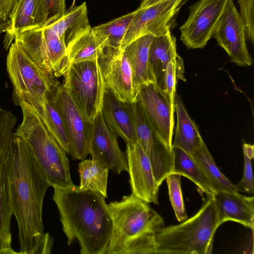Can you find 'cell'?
Listing matches in <instances>:
<instances>
[{"label":"cell","instance_id":"ab89813d","mask_svg":"<svg viewBox=\"0 0 254 254\" xmlns=\"http://www.w3.org/2000/svg\"><path fill=\"white\" fill-rule=\"evenodd\" d=\"M189 0H181L180 2L179 3L177 7V10L178 11L180 8L184 5L187 1H188Z\"/></svg>","mask_w":254,"mask_h":254},{"label":"cell","instance_id":"d4e9b609","mask_svg":"<svg viewBox=\"0 0 254 254\" xmlns=\"http://www.w3.org/2000/svg\"><path fill=\"white\" fill-rule=\"evenodd\" d=\"M39 0H16L8 17L4 30V48L7 50L16 35L34 29V19Z\"/></svg>","mask_w":254,"mask_h":254},{"label":"cell","instance_id":"cb8c5ba5","mask_svg":"<svg viewBox=\"0 0 254 254\" xmlns=\"http://www.w3.org/2000/svg\"><path fill=\"white\" fill-rule=\"evenodd\" d=\"M174 103L177 123L172 147L180 148L191 155L204 141L196 124L188 114L181 99L177 95Z\"/></svg>","mask_w":254,"mask_h":254},{"label":"cell","instance_id":"ffe728a7","mask_svg":"<svg viewBox=\"0 0 254 254\" xmlns=\"http://www.w3.org/2000/svg\"><path fill=\"white\" fill-rule=\"evenodd\" d=\"M101 113L108 127L126 143H137L131 103L121 101L106 88Z\"/></svg>","mask_w":254,"mask_h":254},{"label":"cell","instance_id":"8d00e7d4","mask_svg":"<svg viewBox=\"0 0 254 254\" xmlns=\"http://www.w3.org/2000/svg\"><path fill=\"white\" fill-rule=\"evenodd\" d=\"M240 15L245 26L246 35L254 44V0H238Z\"/></svg>","mask_w":254,"mask_h":254},{"label":"cell","instance_id":"83f0119b","mask_svg":"<svg viewBox=\"0 0 254 254\" xmlns=\"http://www.w3.org/2000/svg\"><path fill=\"white\" fill-rule=\"evenodd\" d=\"M135 12L136 10L92 28L94 36L102 48H121L123 39Z\"/></svg>","mask_w":254,"mask_h":254},{"label":"cell","instance_id":"9c48e42d","mask_svg":"<svg viewBox=\"0 0 254 254\" xmlns=\"http://www.w3.org/2000/svg\"><path fill=\"white\" fill-rule=\"evenodd\" d=\"M17 117L0 106V254H15L10 229L12 215L7 161L13 145Z\"/></svg>","mask_w":254,"mask_h":254},{"label":"cell","instance_id":"8992f818","mask_svg":"<svg viewBox=\"0 0 254 254\" xmlns=\"http://www.w3.org/2000/svg\"><path fill=\"white\" fill-rule=\"evenodd\" d=\"M107 205L113 220V231L106 254H118L132 238L164 226L161 216L148 203L132 193Z\"/></svg>","mask_w":254,"mask_h":254},{"label":"cell","instance_id":"60d3db41","mask_svg":"<svg viewBox=\"0 0 254 254\" xmlns=\"http://www.w3.org/2000/svg\"><path fill=\"white\" fill-rule=\"evenodd\" d=\"M75 1H76V0H73V2H72V4H71V6L70 7V8L74 6Z\"/></svg>","mask_w":254,"mask_h":254},{"label":"cell","instance_id":"d6986e66","mask_svg":"<svg viewBox=\"0 0 254 254\" xmlns=\"http://www.w3.org/2000/svg\"><path fill=\"white\" fill-rule=\"evenodd\" d=\"M219 226L228 221L240 223L254 232V197L237 193L216 192L213 196Z\"/></svg>","mask_w":254,"mask_h":254},{"label":"cell","instance_id":"f546056e","mask_svg":"<svg viewBox=\"0 0 254 254\" xmlns=\"http://www.w3.org/2000/svg\"><path fill=\"white\" fill-rule=\"evenodd\" d=\"M103 49L98 44L91 28L66 48L69 64L98 59Z\"/></svg>","mask_w":254,"mask_h":254},{"label":"cell","instance_id":"1f68e13d","mask_svg":"<svg viewBox=\"0 0 254 254\" xmlns=\"http://www.w3.org/2000/svg\"><path fill=\"white\" fill-rule=\"evenodd\" d=\"M66 12L65 0H39L34 28L50 24L63 16Z\"/></svg>","mask_w":254,"mask_h":254},{"label":"cell","instance_id":"74e56055","mask_svg":"<svg viewBox=\"0 0 254 254\" xmlns=\"http://www.w3.org/2000/svg\"><path fill=\"white\" fill-rule=\"evenodd\" d=\"M16 0H0V14L1 20L5 21L13 7Z\"/></svg>","mask_w":254,"mask_h":254},{"label":"cell","instance_id":"5bb4252c","mask_svg":"<svg viewBox=\"0 0 254 254\" xmlns=\"http://www.w3.org/2000/svg\"><path fill=\"white\" fill-rule=\"evenodd\" d=\"M246 30L240 13L233 0H228L216 26L212 37L231 58V61L241 66L253 63L246 42Z\"/></svg>","mask_w":254,"mask_h":254},{"label":"cell","instance_id":"5b68a950","mask_svg":"<svg viewBox=\"0 0 254 254\" xmlns=\"http://www.w3.org/2000/svg\"><path fill=\"white\" fill-rule=\"evenodd\" d=\"M6 66L14 105L27 103L40 115L61 85L58 77L35 63L14 41L8 49Z\"/></svg>","mask_w":254,"mask_h":254},{"label":"cell","instance_id":"6da1fadb","mask_svg":"<svg viewBox=\"0 0 254 254\" xmlns=\"http://www.w3.org/2000/svg\"><path fill=\"white\" fill-rule=\"evenodd\" d=\"M7 167L12 214L18 227V254H50L54 240L44 231L42 210L51 185L26 143L15 134Z\"/></svg>","mask_w":254,"mask_h":254},{"label":"cell","instance_id":"ac0fdd59","mask_svg":"<svg viewBox=\"0 0 254 254\" xmlns=\"http://www.w3.org/2000/svg\"><path fill=\"white\" fill-rule=\"evenodd\" d=\"M126 157L131 193L143 201L158 204V184L150 161L138 143H126Z\"/></svg>","mask_w":254,"mask_h":254},{"label":"cell","instance_id":"7c38bea8","mask_svg":"<svg viewBox=\"0 0 254 254\" xmlns=\"http://www.w3.org/2000/svg\"><path fill=\"white\" fill-rule=\"evenodd\" d=\"M136 99L152 129L172 148L174 101L153 82L141 85L137 91Z\"/></svg>","mask_w":254,"mask_h":254},{"label":"cell","instance_id":"4dcf8cb0","mask_svg":"<svg viewBox=\"0 0 254 254\" xmlns=\"http://www.w3.org/2000/svg\"><path fill=\"white\" fill-rule=\"evenodd\" d=\"M39 116L51 135L66 153L70 156L71 154L70 143L64 122L59 111L51 99L47 101L44 109Z\"/></svg>","mask_w":254,"mask_h":254},{"label":"cell","instance_id":"4fadbf2b","mask_svg":"<svg viewBox=\"0 0 254 254\" xmlns=\"http://www.w3.org/2000/svg\"><path fill=\"white\" fill-rule=\"evenodd\" d=\"M59 111L70 143L74 159L82 160L89 154L91 124L86 121L63 84L51 97Z\"/></svg>","mask_w":254,"mask_h":254},{"label":"cell","instance_id":"7402d4cb","mask_svg":"<svg viewBox=\"0 0 254 254\" xmlns=\"http://www.w3.org/2000/svg\"><path fill=\"white\" fill-rule=\"evenodd\" d=\"M154 36L148 34L139 37L124 49L130 64L133 88L136 95L141 85L154 83L148 63L149 48Z\"/></svg>","mask_w":254,"mask_h":254},{"label":"cell","instance_id":"52a82bcc","mask_svg":"<svg viewBox=\"0 0 254 254\" xmlns=\"http://www.w3.org/2000/svg\"><path fill=\"white\" fill-rule=\"evenodd\" d=\"M63 84L86 121L92 123L101 111L106 90L98 59L68 64Z\"/></svg>","mask_w":254,"mask_h":254},{"label":"cell","instance_id":"44dd1931","mask_svg":"<svg viewBox=\"0 0 254 254\" xmlns=\"http://www.w3.org/2000/svg\"><path fill=\"white\" fill-rule=\"evenodd\" d=\"M177 55L176 38L171 31L154 36L149 50V66L154 83L163 91L168 64Z\"/></svg>","mask_w":254,"mask_h":254},{"label":"cell","instance_id":"d590c367","mask_svg":"<svg viewBox=\"0 0 254 254\" xmlns=\"http://www.w3.org/2000/svg\"><path fill=\"white\" fill-rule=\"evenodd\" d=\"M183 61L178 54L168 63L165 77V92L173 101L176 95V84L178 79L185 81Z\"/></svg>","mask_w":254,"mask_h":254},{"label":"cell","instance_id":"836d02e7","mask_svg":"<svg viewBox=\"0 0 254 254\" xmlns=\"http://www.w3.org/2000/svg\"><path fill=\"white\" fill-rule=\"evenodd\" d=\"M181 175L171 173L166 178L169 195L176 217L179 222L188 218L186 211L181 185Z\"/></svg>","mask_w":254,"mask_h":254},{"label":"cell","instance_id":"30bf717a","mask_svg":"<svg viewBox=\"0 0 254 254\" xmlns=\"http://www.w3.org/2000/svg\"><path fill=\"white\" fill-rule=\"evenodd\" d=\"M134 130L138 143L151 164L158 184L174 170L173 154L169 147L152 129L136 98L131 103Z\"/></svg>","mask_w":254,"mask_h":254},{"label":"cell","instance_id":"ba28073f","mask_svg":"<svg viewBox=\"0 0 254 254\" xmlns=\"http://www.w3.org/2000/svg\"><path fill=\"white\" fill-rule=\"evenodd\" d=\"M14 41L35 63L57 77L65 72L69 64L66 47L49 26L18 33Z\"/></svg>","mask_w":254,"mask_h":254},{"label":"cell","instance_id":"484cf974","mask_svg":"<svg viewBox=\"0 0 254 254\" xmlns=\"http://www.w3.org/2000/svg\"><path fill=\"white\" fill-rule=\"evenodd\" d=\"M172 149L174 162L173 173L188 178L207 196H213L216 191L192 155L178 147H172Z\"/></svg>","mask_w":254,"mask_h":254},{"label":"cell","instance_id":"e0dca14e","mask_svg":"<svg viewBox=\"0 0 254 254\" xmlns=\"http://www.w3.org/2000/svg\"><path fill=\"white\" fill-rule=\"evenodd\" d=\"M118 136L105 123L101 111L91 124L89 154L92 159L120 174L128 171L126 155L120 149Z\"/></svg>","mask_w":254,"mask_h":254},{"label":"cell","instance_id":"4316f807","mask_svg":"<svg viewBox=\"0 0 254 254\" xmlns=\"http://www.w3.org/2000/svg\"><path fill=\"white\" fill-rule=\"evenodd\" d=\"M208 180L216 192H239L233 184L221 172L204 142L191 154Z\"/></svg>","mask_w":254,"mask_h":254},{"label":"cell","instance_id":"f35d334b","mask_svg":"<svg viewBox=\"0 0 254 254\" xmlns=\"http://www.w3.org/2000/svg\"><path fill=\"white\" fill-rule=\"evenodd\" d=\"M162 0H141L138 9H141L148 7L151 5L156 3Z\"/></svg>","mask_w":254,"mask_h":254},{"label":"cell","instance_id":"3957f363","mask_svg":"<svg viewBox=\"0 0 254 254\" xmlns=\"http://www.w3.org/2000/svg\"><path fill=\"white\" fill-rule=\"evenodd\" d=\"M219 227L213 197L207 196L193 216L155 232V254H210Z\"/></svg>","mask_w":254,"mask_h":254},{"label":"cell","instance_id":"603a6c76","mask_svg":"<svg viewBox=\"0 0 254 254\" xmlns=\"http://www.w3.org/2000/svg\"><path fill=\"white\" fill-rule=\"evenodd\" d=\"M47 26L51 27L59 36L67 48L91 28L86 2L69 8L63 16Z\"/></svg>","mask_w":254,"mask_h":254},{"label":"cell","instance_id":"8fae6325","mask_svg":"<svg viewBox=\"0 0 254 254\" xmlns=\"http://www.w3.org/2000/svg\"><path fill=\"white\" fill-rule=\"evenodd\" d=\"M228 0H199L190 6L186 22L180 27L181 40L189 49L204 48L214 31Z\"/></svg>","mask_w":254,"mask_h":254},{"label":"cell","instance_id":"b9f144b4","mask_svg":"<svg viewBox=\"0 0 254 254\" xmlns=\"http://www.w3.org/2000/svg\"><path fill=\"white\" fill-rule=\"evenodd\" d=\"M0 19H1V16L0 15Z\"/></svg>","mask_w":254,"mask_h":254},{"label":"cell","instance_id":"f1b7e54d","mask_svg":"<svg viewBox=\"0 0 254 254\" xmlns=\"http://www.w3.org/2000/svg\"><path fill=\"white\" fill-rule=\"evenodd\" d=\"M78 171L80 190L98 192L107 197L108 168L93 159H85L79 164Z\"/></svg>","mask_w":254,"mask_h":254},{"label":"cell","instance_id":"9a60e30c","mask_svg":"<svg viewBox=\"0 0 254 254\" xmlns=\"http://www.w3.org/2000/svg\"><path fill=\"white\" fill-rule=\"evenodd\" d=\"M181 0H162L148 7L137 8L123 39L121 48L148 34L160 36L170 32L172 19Z\"/></svg>","mask_w":254,"mask_h":254},{"label":"cell","instance_id":"e575fe53","mask_svg":"<svg viewBox=\"0 0 254 254\" xmlns=\"http://www.w3.org/2000/svg\"><path fill=\"white\" fill-rule=\"evenodd\" d=\"M243 150L244 161L243 176L235 186L238 192L241 191L253 194L254 193V181L252 160L254 156V145L243 143Z\"/></svg>","mask_w":254,"mask_h":254},{"label":"cell","instance_id":"277c9868","mask_svg":"<svg viewBox=\"0 0 254 254\" xmlns=\"http://www.w3.org/2000/svg\"><path fill=\"white\" fill-rule=\"evenodd\" d=\"M22 121L15 134L26 143L53 188L74 186L66 152L51 135L39 115L30 105L21 104Z\"/></svg>","mask_w":254,"mask_h":254},{"label":"cell","instance_id":"7a4b0ae2","mask_svg":"<svg viewBox=\"0 0 254 254\" xmlns=\"http://www.w3.org/2000/svg\"><path fill=\"white\" fill-rule=\"evenodd\" d=\"M54 188L63 230L70 245L75 239L81 254H106L113 231L111 213L102 194L74 185Z\"/></svg>","mask_w":254,"mask_h":254},{"label":"cell","instance_id":"d6a6232c","mask_svg":"<svg viewBox=\"0 0 254 254\" xmlns=\"http://www.w3.org/2000/svg\"><path fill=\"white\" fill-rule=\"evenodd\" d=\"M155 232L147 231L132 238L121 248L118 254H155Z\"/></svg>","mask_w":254,"mask_h":254},{"label":"cell","instance_id":"2e32d148","mask_svg":"<svg viewBox=\"0 0 254 254\" xmlns=\"http://www.w3.org/2000/svg\"><path fill=\"white\" fill-rule=\"evenodd\" d=\"M98 63L106 88L123 102H134L136 95L130 64L124 50L104 48L98 58Z\"/></svg>","mask_w":254,"mask_h":254}]
</instances>
